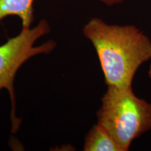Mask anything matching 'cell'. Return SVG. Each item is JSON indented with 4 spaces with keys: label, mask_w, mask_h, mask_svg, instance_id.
<instances>
[{
    "label": "cell",
    "mask_w": 151,
    "mask_h": 151,
    "mask_svg": "<svg viewBox=\"0 0 151 151\" xmlns=\"http://www.w3.org/2000/svg\"><path fill=\"white\" fill-rule=\"evenodd\" d=\"M83 34L97 52L108 87H132L138 69L151 60L150 39L133 24H111L93 18Z\"/></svg>",
    "instance_id": "1"
},
{
    "label": "cell",
    "mask_w": 151,
    "mask_h": 151,
    "mask_svg": "<svg viewBox=\"0 0 151 151\" xmlns=\"http://www.w3.org/2000/svg\"><path fill=\"white\" fill-rule=\"evenodd\" d=\"M97 117V123L127 151L135 139L151 130V103L137 97L132 87L109 86Z\"/></svg>",
    "instance_id": "2"
},
{
    "label": "cell",
    "mask_w": 151,
    "mask_h": 151,
    "mask_svg": "<svg viewBox=\"0 0 151 151\" xmlns=\"http://www.w3.org/2000/svg\"><path fill=\"white\" fill-rule=\"evenodd\" d=\"M50 25L46 19H42L32 28H22L18 35L11 38L0 46V90L6 89L11 101L12 132H16L20 120L16 116V95L14 87L17 71L26 61L41 54H48L56 47L54 41L36 46L35 43L50 32Z\"/></svg>",
    "instance_id": "3"
},
{
    "label": "cell",
    "mask_w": 151,
    "mask_h": 151,
    "mask_svg": "<svg viewBox=\"0 0 151 151\" xmlns=\"http://www.w3.org/2000/svg\"><path fill=\"white\" fill-rule=\"evenodd\" d=\"M35 0H0V21L9 16H18L22 28H29L34 20Z\"/></svg>",
    "instance_id": "4"
},
{
    "label": "cell",
    "mask_w": 151,
    "mask_h": 151,
    "mask_svg": "<svg viewBox=\"0 0 151 151\" xmlns=\"http://www.w3.org/2000/svg\"><path fill=\"white\" fill-rule=\"evenodd\" d=\"M84 151H122L110 134L97 123L90 130L85 139Z\"/></svg>",
    "instance_id": "5"
},
{
    "label": "cell",
    "mask_w": 151,
    "mask_h": 151,
    "mask_svg": "<svg viewBox=\"0 0 151 151\" xmlns=\"http://www.w3.org/2000/svg\"><path fill=\"white\" fill-rule=\"evenodd\" d=\"M97 1L103 3L104 4L108 6H113L122 4L125 0H97Z\"/></svg>",
    "instance_id": "6"
},
{
    "label": "cell",
    "mask_w": 151,
    "mask_h": 151,
    "mask_svg": "<svg viewBox=\"0 0 151 151\" xmlns=\"http://www.w3.org/2000/svg\"><path fill=\"white\" fill-rule=\"evenodd\" d=\"M148 77L151 79V63H150V67H149V69H148Z\"/></svg>",
    "instance_id": "7"
}]
</instances>
